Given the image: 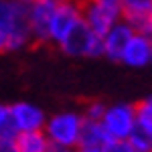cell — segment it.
Here are the masks:
<instances>
[{
    "mask_svg": "<svg viewBox=\"0 0 152 152\" xmlns=\"http://www.w3.org/2000/svg\"><path fill=\"white\" fill-rule=\"evenodd\" d=\"M71 2H83V0H71Z\"/></svg>",
    "mask_w": 152,
    "mask_h": 152,
    "instance_id": "cell-25",
    "label": "cell"
},
{
    "mask_svg": "<svg viewBox=\"0 0 152 152\" xmlns=\"http://www.w3.org/2000/svg\"><path fill=\"white\" fill-rule=\"evenodd\" d=\"M49 152H75V150H71V148H55V146H51V150Z\"/></svg>",
    "mask_w": 152,
    "mask_h": 152,
    "instance_id": "cell-23",
    "label": "cell"
},
{
    "mask_svg": "<svg viewBox=\"0 0 152 152\" xmlns=\"http://www.w3.org/2000/svg\"><path fill=\"white\" fill-rule=\"evenodd\" d=\"M59 6V0H35L28 4V28L33 43L45 45L49 43V31L51 20Z\"/></svg>",
    "mask_w": 152,
    "mask_h": 152,
    "instance_id": "cell-6",
    "label": "cell"
},
{
    "mask_svg": "<svg viewBox=\"0 0 152 152\" xmlns=\"http://www.w3.org/2000/svg\"><path fill=\"white\" fill-rule=\"evenodd\" d=\"M102 152H136L128 140H107Z\"/></svg>",
    "mask_w": 152,
    "mask_h": 152,
    "instance_id": "cell-18",
    "label": "cell"
},
{
    "mask_svg": "<svg viewBox=\"0 0 152 152\" xmlns=\"http://www.w3.org/2000/svg\"><path fill=\"white\" fill-rule=\"evenodd\" d=\"M75 152H102V148H75Z\"/></svg>",
    "mask_w": 152,
    "mask_h": 152,
    "instance_id": "cell-22",
    "label": "cell"
},
{
    "mask_svg": "<svg viewBox=\"0 0 152 152\" xmlns=\"http://www.w3.org/2000/svg\"><path fill=\"white\" fill-rule=\"evenodd\" d=\"M8 51V35L0 28V53H6Z\"/></svg>",
    "mask_w": 152,
    "mask_h": 152,
    "instance_id": "cell-20",
    "label": "cell"
},
{
    "mask_svg": "<svg viewBox=\"0 0 152 152\" xmlns=\"http://www.w3.org/2000/svg\"><path fill=\"white\" fill-rule=\"evenodd\" d=\"M81 18L95 35L104 37L118 20H122L120 6H110L95 0H83L81 2Z\"/></svg>",
    "mask_w": 152,
    "mask_h": 152,
    "instance_id": "cell-5",
    "label": "cell"
},
{
    "mask_svg": "<svg viewBox=\"0 0 152 152\" xmlns=\"http://www.w3.org/2000/svg\"><path fill=\"white\" fill-rule=\"evenodd\" d=\"M8 112H10V126L16 134L45 128V122H47L45 112L31 102H16L8 105Z\"/></svg>",
    "mask_w": 152,
    "mask_h": 152,
    "instance_id": "cell-8",
    "label": "cell"
},
{
    "mask_svg": "<svg viewBox=\"0 0 152 152\" xmlns=\"http://www.w3.org/2000/svg\"><path fill=\"white\" fill-rule=\"evenodd\" d=\"M83 126V114L81 112H59L47 118L45 122V134H47L51 146L55 148H71L75 150L79 146V136H81Z\"/></svg>",
    "mask_w": 152,
    "mask_h": 152,
    "instance_id": "cell-2",
    "label": "cell"
},
{
    "mask_svg": "<svg viewBox=\"0 0 152 152\" xmlns=\"http://www.w3.org/2000/svg\"><path fill=\"white\" fill-rule=\"evenodd\" d=\"M0 28L8 35V51L12 53H18L33 45L26 4L16 0H0Z\"/></svg>",
    "mask_w": 152,
    "mask_h": 152,
    "instance_id": "cell-1",
    "label": "cell"
},
{
    "mask_svg": "<svg viewBox=\"0 0 152 152\" xmlns=\"http://www.w3.org/2000/svg\"><path fill=\"white\" fill-rule=\"evenodd\" d=\"M107 140H110V136H107V132L99 120H85L83 118L81 136H79L77 148H104Z\"/></svg>",
    "mask_w": 152,
    "mask_h": 152,
    "instance_id": "cell-11",
    "label": "cell"
},
{
    "mask_svg": "<svg viewBox=\"0 0 152 152\" xmlns=\"http://www.w3.org/2000/svg\"><path fill=\"white\" fill-rule=\"evenodd\" d=\"M136 126L152 134V97H146L136 105Z\"/></svg>",
    "mask_w": 152,
    "mask_h": 152,
    "instance_id": "cell-14",
    "label": "cell"
},
{
    "mask_svg": "<svg viewBox=\"0 0 152 152\" xmlns=\"http://www.w3.org/2000/svg\"><path fill=\"white\" fill-rule=\"evenodd\" d=\"M16 144L20 152H49L51 142H49L45 130H33V132H20L16 134Z\"/></svg>",
    "mask_w": 152,
    "mask_h": 152,
    "instance_id": "cell-12",
    "label": "cell"
},
{
    "mask_svg": "<svg viewBox=\"0 0 152 152\" xmlns=\"http://www.w3.org/2000/svg\"><path fill=\"white\" fill-rule=\"evenodd\" d=\"M104 112H105V104H102V102H94V104L85 105V110H83L81 114H83L85 120H99V122H102Z\"/></svg>",
    "mask_w": 152,
    "mask_h": 152,
    "instance_id": "cell-17",
    "label": "cell"
},
{
    "mask_svg": "<svg viewBox=\"0 0 152 152\" xmlns=\"http://www.w3.org/2000/svg\"><path fill=\"white\" fill-rule=\"evenodd\" d=\"M128 142L132 144V148L136 152H152V134L142 128H134V132L130 134Z\"/></svg>",
    "mask_w": 152,
    "mask_h": 152,
    "instance_id": "cell-15",
    "label": "cell"
},
{
    "mask_svg": "<svg viewBox=\"0 0 152 152\" xmlns=\"http://www.w3.org/2000/svg\"><path fill=\"white\" fill-rule=\"evenodd\" d=\"M0 134L2 136H12L16 138V132L10 126V112H8V105L0 104Z\"/></svg>",
    "mask_w": 152,
    "mask_h": 152,
    "instance_id": "cell-16",
    "label": "cell"
},
{
    "mask_svg": "<svg viewBox=\"0 0 152 152\" xmlns=\"http://www.w3.org/2000/svg\"><path fill=\"white\" fill-rule=\"evenodd\" d=\"M61 53L69 57H104V43L102 37L95 35L94 31L83 23H77L71 28L67 37L57 45Z\"/></svg>",
    "mask_w": 152,
    "mask_h": 152,
    "instance_id": "cell-3",
    "label": "cell"
},
{
    "mask_svg": "<svg viewBox=\"0 0 152 152\" xmlns=\"http://www.w3.org/2000/svg\"><path fill=\"white\" fill-rule=\"evenodd\" d=\"M102 126L105 128L110 140H128L136 128V105L124 102L105 105Z\"/></svg>",
    "mask_w": 152,
    "mask_h": 152,
    "instance_id": "cell-4",
    "label": "cell"
},
{
    "mask_svg": "<svg viewBox=\"0 0 152 152\" xmlns=\"http://www.w3.org/2000/svg\"><path fill=\"white\" fill-rule=\"evenodd\" d=\"M120 61L128 67H146L148 63H152V39L140 33H134Z\"/></svg>",
    "mask_w": 152,
    "mask_h": 152,
    "instance_id": "cell-10",
    "label": "cell"
},
{
    "mask_svg": "<svg viewBox=\"0 0 152 152\" xmlns=\"http://www.w3.org/2000/svg\"><path fill=\"white\" fill-rule=\"evenodd\" d=\"M120 10L124 20L134 23L142 16L152 14V0H120Z\"/></svg>",
    "mask_w": 152,
    "mask_h": 152,
    "instance_id": "cell-13",
    "label": "cell"
},
{
    "mask_svg": "<svg viewBox=\"0 0 152 152\" xmlns=\"http://www.w3.org/2000/svg\"><path fill=\"white\" fill-rule=\"evenodd\" d=\"M77 23H81V2L59 0V6L53 14V20H51L49 43L59 45Z\"/></svg>",
    "mask_w": 152,
    "mask_h": 152,
    "instance_id": "cell-7",
    "label": "cell"
},
{
    "mask_svg": "<svg viewBox=\"0 0 152 152\" xmlns=\"http://www.w3.org/2000/svg\"><path fill=\"white\" fill-rule=\"evenodd\" d=\"M95 2H102V4H110V6H120V0H95Z\"/></svg>",
    "mask_w": 152,
    "mask_h": 152,
    "instance_id": "cell-21",
    "label": "cell"
},
{
    "mask_svg": "<svg viewBox=\"0 0 152 152\" xmlns=\"http://www.w3.org/2000/svg\"><path fill=\"white\" fill-rule=\"evenodd\" d=\"M0 152H20L18 150V144H16V138L0 134Z\"/></svg>",
    "mask_w": 152,
    "mask_h": 152,
    "instance_id": "cell-19",
    "label": "cell"
},
{
    "mask_svg": "<svg viewBox=\"0 0 152 152\" xmlns=\"http://www.w3.org/2000/svg\"><path fill=\"white\" fill-rule=\"evenodd\" d=\"M16 2H20V4H26V6H28V4H31V2H35V0H16Z\"/></svg>",
    "mask_w": 152,
    "mask_h": 152,
    "instance_id": "cell-24",
    "label": "cell"
},
{
    "mask_svg": "<svg viewBox=\"0 0 152 152\" xmlns=\"http://www.w3.org/2000/svg\"><path fill=\"white\" fill-rule=\"evenodd\" d=\"M136 31L132 28V24L128 20H118L104 37H102V43H104V57H107L110 61H120L124 49L128 45V41L132 39Z\"/></svg>",
    "mask_w": 152,
    "mask_h": 152,
    "instance_id": "cell-9",
    "label": "cell"
}]
</instances>
